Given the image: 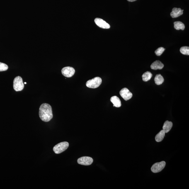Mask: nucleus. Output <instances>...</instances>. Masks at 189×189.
Instances as JSON below:
<instances>
[{"instance_id":"nucleus-18","label":"nucleus","mask_w":189,"mask_h":189,"mask_svg":"<svg viewBox=\"0 0 189 189\" xmlns=\"http://www.w3.org/2000/svg\"><path fill=\"white\" fill-rule=\"evenodd\" d=\"M180 52L185 55H189V47L188 46L182 47L180 49Z\"/></svg>"},{"instance_id":"nucleus-10","label":"nucleus","mask_w":189,"mask_h":189,"mask_svg":"<svg viewBox=\"0 0 189 189\" xmlns=\"http://www.w3.org/2000/svg\"><path fill=\"white\" fill-rule=\"evenodd\" d=\"M183 10L181 8H173L170 15L173 18H177L183 14Z\"/></svg>"},{"instance_id":"nucleus-21","label":"nucleus","mask_w":189,"mask_h":189,"mask_svg":"<svg viewBox=\"0 0 189 189\" xmlns=\"http://www.w3.org/2000/svg\"><path fill=\"white\" fill-rule=\"evenodd\" d=\"M127 1H130V2H134V1H136L137 0H127Z\"/></svg>"},{"instance_id":"nucleus-7","label":"nucleus","mask_w":189,"mask_h":189,"mask_svg":"<svg viewBox=\"0 0 189 189\" xmlns=\"http://www.w3.org/2000/svg\"><path fill=\"white\" fill-rule=\"evenodd\" d=\"M61 72L63 75L66 77L71 78L74 74L75 70L72 67H66L62 69Z\"/></svg>"},{"instance_id":"nucleus-5","label":"nucleus","mask_w":189,"mask_h":189,"mask_svg":"<svg viewBox=\"0 0 189 189\" xmlns=\"http://www.w3.org/2000/svg\"><path fill=\"white\" fill-rule=\"evenodd\" d=\"M166 165L165 162L162 161L159 163H154L151 168V170L153 173L159 172L164 168Z\"/></svg>"},{"instance_id":"nucleus-8","label":"nucleus","mask_w":189,"mask_h":189,"mask_svg":"<svg viewBox=\"0 0 189 189\" xmlns=\"http://www.w3.org/2000/svg\"><path fill=\"white\" fill-rule=\"evenodd\" d=\"M120 95L124 99L127 100L132 98V94L127 88H124L120 91Z\"/></svg>"},{"instance_id":"nucleus-6","label":"nucleus","mask_w":189,"mask_h":189,"mask_svg":"<svg viewBox=\"0 0 189 189\" xmlns=\"http://www.w3.org/2000/svg\"><path fill=\"white\" fill-rule=\"evenodd\" d=\"M93 162V158L89 156H83L78 160V163L79 164L85 166L90 165Z\"/></svg>"},{"instance_id":"nucleus-22","label":"nucleus","mask_w":189,"mask_h":189,"mask_svg":"<svg viewBox=\"0 0 189 189\" xmlns=\"http://www.w3.org/2000/svg\"><path fill=\"white\" fill-rule=\"evenodd\" d=\"M24 84H26V82H25L24 83Z\"/></svg>"},{"instance_id":"nucleus-4","label":"nucleus","mask_w":189,"mask_h":189,"mask_svg":"<svg viewBox=\"0 0 189 189\" xmlns=\"http://www.w3.org/2000/svg\"><path fill=\"white\" fill-rule=\"evenodd\" d=\"M13 88L16 91H21L24 89V85L23 79L20 76L15 78L13 81Z\"/></svg>"},{"instance_id":"nucleus-2","label":"nucleus","mask_w":189,"mask_h":189,"mask_svg":"<svg viewBox=\"0 0 189 189\" xmlns=\"http://www.w3.org/2000/svg\"><path fill=\"white\" fill-rule=\"evenodd\" d=\"M69 143L64 142L59 143L54 146L53 151L55 154H58L64 152L69 147Z\"/></svg>"},{"instance_id":"nucleus-17","label":"nucleus","mask_w":189,"mask_h":189,"mask_svg":"<svg viewBox=\"0 0 189 189\" xmlns=\"http://www.w3.org/2000/svg\"><path fill=\"white\" fill-rule=\"evenodd\" d=\"M152 74L150 71H146L142 75V79L143 81L145 82H147L150 80L151 78L152 77Z\"/></svg>"},{"instance_id":"nucleus-14","label":"nucleus","mask_w":189,"mask_h":189,"mask_svg":"<svg viewBox=\"0 0 189 189\" xmlns=\"http://www.w3.org/2000/svg\"><path fill=\"white\" fill-rule=\"evenodd\" d=\"M174 28L177 30H184L185 29V25L181 21L175 22L174 23Z\"/></svg>"},{"instance_id":"nucleus-15","label":"nucleus","mask_w":189,"mask_h":189,"mask_svg":"<svg viewBox=\"0 0 189 189\" xmlns=\"http://www.w3.org/2000/svg\"><path fill=\"white\" fill-rule=\"evenodd\" d=\"M165 133L163 130H162L156 134L155 137V140L156 142H159L163 140L165 136Z\"/></svg>"},{"instance_id":"nucleus-3","label":"nucleus","mask_w":189,"mask_h":189,"mask_svg":"<svg viewBox=\"0 0 189 189\" xmlns=\"http://www.w3.org/2000/svg\"><path fill=\"white\" fill-rule=\"evenodd\" d=\"M102 82L101 78L97 77L88 81L86 83V85L88 88L95 89L99 87Z\"/></svg>"},{"instance_id":"nucleus-11","label":"nucleus","mask_w":189,"mask_h":189,"mask_svg":"<svg viewBox=\"0 0 189 189\" xmlns=\"http://www.w3.org/2000/svg\"><path fill=\"white\" fill-rule=\"evenodd\" d=\"M164 67V64L161 61L156 60L153 62L151 66V68L153 70L162 69Z\"/></svg>"},{"instance_id":"nucleus-12","label":"nucleus","mask_w":189,"mask_h":189,"mask_svg":"<svg viewBox=\"0 0 189 189\" xmlns=\"http://www.w3.org/2000/svg\"><path fill=\"white\" fill-rule=\"evenodd\" d=\"M110 101L113 103L114 107L119 108L121 106V103L120 99L117 96H114L111 97L110 99Z\"/></svg>"},{"instance_id":"nucleus-13","label":"nucleus","mask_w":189,"mask_h":189,"mask_svg":"<svg viewBox=\"0 0 189 189\" xmlns=\"http://www.w3.org/2000/svg\"><path fill=\"white\" fill-rule=\"evenodd\" d=\"M173 123L167 120L165 122L163 127V129L165 133H167L169 132L172 127Z\"/></svg>"},{"instance_id":"nucleus-20","label":"nucleus","mask_w":189,"mask_h":189,"mask_svg":"<svg viewBox=\"0 0 189 189\" xmlns=\"http://www.w3.org/2000/svg\"><path fill=\"white\" fill-rule=\"evenodd\" d=\"M8 69V66L7 64L0 62V71H6Z\"/></svg>"},{"instance_id":"nucleus-19","label":"nucleus","mask_w":189,"mask_h":189,"mask_svg":"<svg viewBox=\"0 0 189 189\" xmlns=\"http://www.w3.org/2000/svg\"><path fill=\"white\" fill-rule=\"evenodd\" d=\"M165 49L163 47L159 48L156 49L155 51L156 55L158 56H161L163 54V52L164 51Z\"/></svg>"},{"instance_id":"nucleus-16","label":"nucleus","mask_w":189,"mask_h":189,"mask_svg":"<svg viewBox=\"0 0 189 189\" xmlns=\"http://www.w3.org/2000/svg\"><path fill=\"white\" fill-rule=\"evenodd\" d=\"M154 81L156 84L160 85L162 84L164 82V79L163 76L159 74L156 75V77H155Z\"/></svg>"},{"instance_id":"nucleus-9","label":"nucleus","mask_w":189,"mask_h":189,"mask_svg":"<svg viewBox=\"0 0 189 189\" xmlns=\"http://www.w3.org/2000/svg\"><path fill=\"white\" fill-rule=\"evenodd\" d=\"M96 24L100 28L104 29L110 28V25L106 21L100 18H96L95 19Z\"/></svg>"},{"instance_id":"nucleus-1","label":"nucleus","mask_w":189,"mask_h":189,"mask_svg":"<svg viewBox=\"0 0 189 189\" xmlns=\"http://www.w3.org/2000/svg\"><path fill=\"white\" fill-rule=\"evenodd\" d=\"M39 116L42 120L49 122L53 117L51 106L48 104H42L39 108Z\"/></svg>"}]
</instances>
